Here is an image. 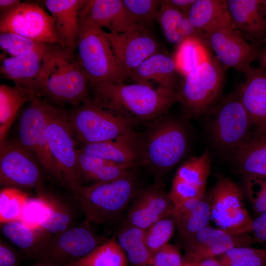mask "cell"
I'll list each match as a JSON object with an SVG mask.
<instances>
[{
  "mask_svg": "<svg viewBox=\"0 0 266 266\" xmlns=\"http://www.w3.org/2000/svg\"><path fill=\"white\" fill-rule=\"evenodd\" d=\"M90 89L96 104L134 125L166 115L177 102L176 91L139 83L93 84Z\"/></svg>",
  "mask_w": 266,
  "mask_h": 266,
  "instance_id": "6da1fadb",
  "label": "cell"
},
{
  "mask_svg": "<svg viewBox=\"0 0 266 266\" xmlns=\"http://www.w3.org/2000/svg\"><path fill=\"white\" fill-rule=\"evenodd\" d=\"M39 96L59 104L80 105L91 99L90 83L74 52L55 44L40 77Z\"/></svg>",
  "mask_w": 266,
  "mask_h": 266,
  "instance_id": "7a4b0ae2",
  "label": "cell"
},
{
  "mask_svg": "<svg viewBox=\"0 0 266 266\" xmlns=\"http://www.w3.org/2000/svg\"><path fill=\"white\" fill-rule=\"evenodd\" d=\"M139 188L133 169L114 180L82 186L74 199L85 221L108 226L120 219Z\"/></svg>",
  "mask_w": 266,
  "mask_h": 266,
  "instance_id": "3957f363",
  "label": "cell"
},
{
  "mask_svg": "<svg viewBox=\"0 0 266 266\" xmlns=\"http://www.w3.org/2000/svg\"><path fill=\"white\" fill-rule=\"evenodd\" d=\"M138 141L140 165L158 174L157 177L179 162L188 144L183 125L166 115L150 121L144 132L138 133Z\"/></svg>",
  "mask_w": 266,
  "mask_h": 266,
  "instance_id": "277c9868",
  "label": "cell"
},
{
  "mask_svg": "<svg viewBox=\"0 0 266 266\" xmlns=\"http://www.w3.org/2000/svg\"><path fill=\"white\" fill-rule=\"evenodd\" d=\"M79 23L76 56L90 84L124 82L126 77L105 32L89 22Z\"/></svg>",
  "mask_w": 266,
  "mask_h": 266,
  "instance_id": "5b68a950",
  "label": "cell"
},
{
  "mask_svg": "<svg viewBox=\"0 0 266 266\" xmlns=\"http://www.w3.org/2000/svg\"><path fill=\"white\" fill-rule=\"evenodd\" d=\"M211 52L188 74L177 90V102L189 117L200 116L216 104L224 81L226 69Z\"/></svg>",
  "mask_w": 266,
  "mask_h": 266,
  "instance_id": "8992f818",
  "label": "cell"
},
{
  "mask_svg": "<svg viewBox=\"0 0 266 266\" xmlns=\"http://www.w3.org/2000/svg\"><path fill=\"white\" fill-rule=\"evenodd\" d=\"M73 137L81 144L114 140L134 132V125L113 114L91 99L67 115Z\"/></svg>",
  "mask_w": 266,
  "mask_h": 266,
  "instance_id": "52a82bcc",
  "label": "cell"
},
{
  "mask_svg": "<svg viewBox=\"0 0 266 266\" xmlns=\"http://www.w3.org/2000/svg\"><path fill=\"white\" fill-rule=\"evenodd\" d=\"M61 109L36 96L23 110L17 128V141L36 159L42 169L56 180L57 174L48 149L47 128Z\"/></svg>",
  "mask_w": 266,
  "mask_h": 266,
  "instance_id": "ba28073f",
  "label": "cell"
},
{
  "mask_svg": "<svg viewBox=\"0 0 266 266\" xmlns=\"http://www.w3.org/2000/svg\"><path fill=\"white\" fill-rule=\"evenodd\" d=\"M48 149L55 166L57 180L64 184L75 198L83 181L80 171L78 149L67 120L62 109L50 121L47 128Z\"/></svg>",
  "mask_w": 266,
  "mask_h": 266,
  "instance_id": "9c48e42d",
  "label": "cell"
},
{
  "mask_svg": "<svg viewBox=\"0 0 266 266\" xmlns=\"http://www.w3.org/2000/svg\"><path fill=\"white\" fill-rule=\"evenodd\" d=\"M200 35L207 48L222 65L245 73L258 58L261 50L234 29L229 13Z\"/></svg>",
  "mask_w": 266,
  "mask_h": 266,
  "instance_id": "30bf717a",
  "label": "cell"
},
{
  "mask_svg": "<svg viewBox=\"0 0 266 266\" xmlns=\"http://www.w3.org/2000/svg\"><path fill=\"white\" fill-rule=\"evenodd\" d=\"M42 169L34 157L16 139L0 143V183L4 188L43 193Z\"/></svg>",
  "mask_w": 266,
  "mask_h": 266,
  "instance_id": "8fae6325",
  "label": "cell"
},
{
  "mask_svg": "<svg viewBox=\"0 0 266 266\" xmlns=\"http://www.w3.org/2000/svg\"><path fill=\"white\" fill-rule=\"evenodd\" d=\"M239 186L232 179L220 177L211 193V220L218 228L233 234L252 232L253 219L243 202Z\"/></svg>",
  "mask_w": 266,
  "mask_h": 266,
  "instance_id": "7c38bea8",
  "label": "cell"
},
{
  "mask_svg": "<svg viewBox=\"0 0 266 266\" xmlns=\"http://www.w3.org/2000/svg\"><path fill=\"white\" fill-rule=\"evenodd\" d=\"M208 111L212 113L209 129L213 142L221 149L233 153L252 126L240 100L235 93L229 95Z\"/></svg>",
  "mask_w": 266,
  "mask_h": 266,
  "instance_id": "4fadbf2b",
  "label": "cell"
},
{
  "mask_svg": "<svg viewBox=\"0 0 266 266\" xmlns=\"http://www.w3.org/2000/svg\"><path fill=\"white\" fill-rule=\"evenodd\" d=\"M107 239L96 233L85 221L51 236L38 260L50 266H67L87 256Z\"/></svg>",
  "mask_w": 266,
  "mask_h": 266,
  "instance_id": "5bb4252c",
  "label": "cell"
},
{
  "mask_svg": "<svg viewBox=\"0 0 266 266\" xmlns=\"http://www.w3.org/2000/svg\"><path fill=\"white\" fill-rule=\"evenodd\" d=\"M0 32L16 33L46 43L60 42L53 18L33 2H21L1 16Z\"/></svg>",
  "mask_w": 266,
  "mask_h": 266,
  "instance_id": "9a60e30c",
  "label": "cell"
},
{
  "mask_svg": "<svg viewBox=\"0 0 266 266\" xmlns=\"http://www.w3.org/2000/svg\"><path fill=\"white\" fill-rule=\"evenodd\" d=\"M105 34L126 78L145 60L160 52V44L148 28L140 24L125 33Z\"/></svg>",
  "mask_w": 266,
  "mask_h": 266,
  "instance_id": "2e32d148",
  "label": "cell"
},
{
  "mask_svg": "<svg viewBox=\"0 0 266 266\" xmlns=\"http://www.w3.org/2000/svg\"><path fill=\"white\" fill-rule=\"evenodd\" d=\"M174 205L160 177L152 185L139 188L130 203L123 222L146 230L160 219L171 215Z\"/></svg>",
  "mask_w": 266,
  "mask_h": 266,
  "instance_id": "e0dca14e",
  "label": "cell"
},
{
  "mask_svg": "<svg viewBox=\"0 0 266 266\" xmlns=\"http://www.w3.org/2000/svg\"><path fill=\"white\" fill-rule=\"evenodd\" d=\"M184 262L216 258L230 249L248 246L255 241L248 234H233L208 226L183 240Z\"/></svg>",
  "mask_w": 266,
  "mask_h": 266,
  "instance_id": "ac0fdd59",
  "label": "cell"
},
{
  "mask_svg": "<svg viewBox=\"0 0 266 266\" xmlns=\"http://www.w3.org/2000/svg\"><path fill=\"white\" fill-rule=\"evenodd\" d=\"M79 21L89 22L111 33H123L138 24L125 7L123 0H83Z\"/></svg>",
  "mask_w": 266,
  "mask_h": 266,
  "instance_id": "d6986e66",
  "label": "cell"
},
{
  "mask_svg": "<svg viewBox=\"0 0 266 266\" xmlns=\"http://www.w3.org/2000/svg\"><path fill=\"white\" fill-rule=\"evenodd\" d=\"M54 44L45 49L3 58L0 67V76L32 91L39 97L40 77L47 54Z\"/></svg>",
  "mask_w": 266,
  "mask_h": 266,
  "instance_id": "ffe728a7",
  "label": "cell"
},
{
  "mask_svg": "<svg viewBox=\"0 0 266 266\" xmlns=\"http://www.w3.org/2000/svg\"><path fill=\"white\" fill-rule=\"evenodd\" d=\"M227 4L234 29L255 46L265 43L266 18L261 0H227Z\"/></svg>",
  "mask_w": 266,
  "mask_h": 266,
  "instance_id": "44dd1931",
  "label": "cell"
},
{
  "mask_svg": "<svg viewBox=\"0 0 266 266\" xmlns=\"http://www.w3.org/2000/svg\"><path fill=\"white\" fill-rule=\"evenodd\" d=\"M235 94L247 111L256 132H266V70L251 67Z\"/></svg>",
  "mask_w": 266,
  "mask_h": 266,
  "instance_id": "7402d4cb",
  "label": "cell"
},
{
  "mask_svg": "<svg viewBox=\"0 0 266 266\" xmlns=\"http://www.w3.org/2000/svg\"><path fill=\"white\" fill-rule=\"evenodd\" d=\"M79 149L117 164L133 168L140 165L138 133L135 131L112 140L81 144Z\"/></svg>",
  "mask_w": 266,
  "mask_h": 266,
  "instance_id": "603a6c76",
  "label": "cell"
},
{
  "mask_svg": "<svg viewBox=\"0 0 266 266\" xmlns=\"http://www.w3.org/2000/svg\"><path fill=\"white\" fill-rule=\"evenodd\" d=\"M178 74L173 57L159 52L145 60L130 78L135 83L150 85V82L152 81L159 87L177 91Z\"/></svg>",
  "mask_w": 266,
  "mask_h": 266,
  "instance_id": "cb8c5ba5",
  "label": "cell"
},
{
  "mask_svg": "<svg viewBox=\"0 0 266 266\" xmlns=\"http://www.w3.org/2000/svg\"><path fill=\"white\" fill-rule=\"evenodd\" d=\"M83 0H46L45 6L54 21L59 44L74 52L79 33L78 12Z\"/></svg>",
  "mask_w": 266,
  "mask_h": 266,
  "instance_id": "d4e9b609",
  "label": "cell"
},
{
  "mask_svg": "<svg viewBox=\"0 0 266 266\" xmlns=\"http://www.w3.org/2000/svg\"><path fill=\"white\" fill-rule=\"evenodd\" d=\"M177 231L185 240L209 226L211 220L208 200L204 196L174 206L172 213Z\"/></svg>",
  "mask_w": 266,
  "mask_h": 266,
  "instance_id": "484cf974",
  "label": "cell"
},
{
  "mask_svg": "<svg viewBox=\"0 0 266 266\" xmlns=\"http://www.w3.org/2000/svg\"><path fill=\"white\" fill-rule=\"evenodd\" d=\"M238 170L246 176H266V132L247 136L233 153Z\"/></svg>",
  "mask_w": 266,
  "mask_h": 266,
  "instance_id": "4316f807",
  "label": "cell"
},
{
  "mask_svg": "<svg viewBox=\"0 0 266 266\" xmlns=\"http://www.w3.org/2000/svg\"><path fill=\"white\" fill-rule=\"evenodd\" d=\"M3 235L31 259L38 260L51 235L33 228L20 220L0 224Z\"/></svg>",
  "mask_w": 266,
  "mask_h": 266,
  "instance_id": "83f0119b",
  "label": "cell"
},
{
  "mask_svg": "<svg viewBox=\"0 0 266 266\" xmlns=\"http://www.w3.org/2000/svg\"><path fill=\"white\" fill-rule=\"evenodd\" d=\"M164 36L169 43L178 45L187 38L200 36L190 23L186 15L162 0L156 18Z\"/></svg>",
  "mask_w": 266,
  "mask_h": 266,
  "instance_id": "f1b7e54d",
  "label": "cell"
},
{
  "mask_svg": "<svg viewBox=\"0 0 266 266\" xmlns=\"http://www.w3.org/2000/svg\"><path fill=\"white\" fill-rule=\"evenodd\" d=\"M36 96L32 91L18 85H0V143L6 139L21 107Z\"/></svg>",
  "mask_w": 266,
  "mask_h": 266,
  "instance_id": "f546056e",
  "label": "cell"
},
{
  "mask_svg": "<svg viewBox=\"0 0 266 266\" xmlns=\"http://www.w3.org/2000/svg\"><path fill=\"white\" fill-rule=\"evenodd\" d=\"M78 159L83 181H92L93 184L114 180L134 168L87 154L80 149H78Z\"/></svg>",
  "mask_w": 266,
  "mask_h": 266,
  "instance_id": "4dcf8cb0",
  "label": "cell"
},
{
  "mask_svg": "<svg viewBox=\"0 0 266 266\" xmlns=\"http://www.w3.org/2000/svg\"><path fill=\"white\" fill-rule=\"evenodd\" d=\"M145 230L123 222L118 231L116 240L132 266H148L150 262L152 255L145 243Z\"/></svg>",
  "mask_w": 266,
  "mask_h": 266,
  "instance_id": "1f68e13d",
  "label": "cell"
},
{
  "mask_svg": "<svg viewBox=\"0 0 266 266\" xmlns=\"http://www.w3.org/2000/svg\"><path fill=\"white\" fill-rule=\"evenodd\" d=\"M228 13L226 0H196L186 15L201 34Z\"/></svg>",
  "mask_w": 266,
  "mask_h": 266,
  "instance_id": "d6a6232c",
  "label": "cell"
},
{
  "mask_svg": "<svg viewBox=\"0 0 266 266\" xmlns=\"http://www.w3.org/2000/svg\"><path fill=\"white\" fill-rule=\"evenodd\" d=\"M127 256L115 237L107 239L90 253L67 266H128Z\"/></svg>",
  "mask_w": 266,
  "mask_h": 266,
  "instance_id": "836d02e7",
  "label": "cell"
},
{
  "mask_svg": "<svg viewBox=\"0 0 266 266\" xmlns=\"http://www.w3.org/2000/svg\"><path fill=\"white\" fill-rule=\"evenodd\" d=\"M210 53L201 36H196L177 45L173 58L179 73L185 76L206 60Z\"/></svg>",
  "mask_w": 266,
  "mask_h": 266,
  "instance_id": "e575fe53",
  "label": "cell"
},
{
  "mask_svg": "<svg viewBox=\"0 0 266 266\" xmlns=\"http://www.w3.org/2000/svg\"><path fill=\"white\" fill-rule=\"evenodd\" d=\"M210 164L211 158L207 152L199 156L191 157L179 166L173 179L205 189Z\"/></svg>",
  "mask_w": 266,
  "mask_h": 266,
  "instance_id": "d590c367",
  "label": "cell"
},
{
  "mask_svg": "<svg viewBox=\"0 0 266 266\" xmlns=\"http://www.w3.org/2000/svg\"><path fill=\"white\" fill-rule=\"evenodd\" d=\"M45 195L51 206V215L42 231L54 236L75 226L76 214L72 207L56 197Z\"/></svg>",
  "mask_w": 266,
  "mask_h": 266,
  "instance_id": "8d00e7d4",
  "label": "cell"
},
{
  "mask_svg": "<svg viewBox=\"0 0 266 266\" xmlns=\"http://www.w3.org/2000/svg\"><path fill=\"white\" fill-rule=\"evenodd\" d=\"M29 198L24 207L20 221L36 229L43 230L51 215V206L45 192Z\"/></svg>",
  "mask_w": 266,
  "mask_h": 266,
  "instance_id": "74e56055",
  "label": "cell"
},
{
  "mask_svg": "<svg viewBox=\"0 0 266 266\" xmlns=\"http://www.w3.org/2000/svg\"><path fill=\"white\" fill-rule=\"evenodd\" d=\"M29 197L27 194L13 188H3L0 193V222L20 220Z\"/></svg>",
  "mask_w": 266,
  "mask_h": 266,
  "instance_id": "f35d334b",
  "label": "cell"
},
{
  "mask_svg": "<svg viewBox=\"0 0 266 266\" xmlns=\"http://www.w3.org/2000/svg\"><path fill=\"white\" fill-rule=\"evenodd\" d=\"M175 228V222L171 214L160 219L145 230V241L152 256L168 244Z\"/></svg>",
  "mask_w": 266,
  "mask_h": 266,
  "instance_id": "ab89813d",
  "label": "cell"
},
{
  "mask_svg": "<svg viewBox=\"0 0 266 266\" xmlns=\"http://www.w3.org/2000/svg\"><path fill=\"white\" fill-rule=\"evenodd\" d=\"M51 44L37 41L11 33H0V46L11 56H18L28 52L42 49Z\"/></svg>",
  "mask_w": 266,
  "mask_h": 266,
  "instance_id": "60d3db41",
  "label": "cell"
},
{
  "mask_svg": "<svg viewBox=\"0 0 266 266\" xmlns=\"http://www.w3.org/2000/svg\"><path fill=\"white\" fill-rule=\"evenodd\" d=\"M123 2L136 22L148 28L156 20L162 0H123Z\"/></svg>",
  "mask_w": 266,
  "mask_h": 266,
  "instance_id": "b9f144b4",
  "label": "cell"
},
{
  "mask_svg": "<svg viewBox=\"0 0 266 266\" xmlns=\"http://www.w3.org/2000/svg\"><path fill=\"white\" fill-rule=\"evenodd\" d=\"M262 250L250 246L234 247L215 259L222 266H246Z\"/></svg>",
  "mask_w": 266,
  "mask_h": 266,
  "instance_id": "7bdbcfd3",
  "label": "cell"
},
{
  "mask_svg": "<svg viewBox=\"0 0 266 266\" xmlns=\"http://www.w3.org/2000/svg\"><path fill=\"white\" fill-rule=\"evenodd\" d=\"M246 189L254 210L266 212V176L246 178Z\"/></svg>",
  "mask_w": 266,
  "mask_h": 266,
  "instance_id": "ee69618b",
  "label": "cell"
},
{
  "mask_svg": "<svg viewBox=\"0 0 266 266\" xmlns=\"http://www.w3.org/2000/svg\"><path fill=\"white\" fill-rule=\"evenodd\" d=\"M205 189L189 185L173 179L168 196L174 206L186 200L200 198L204 196Z\"/></svg>",
  "mask_w": 266,
  "mask_h": 266,
  "instance_id": "f6af8a7d",
  "label": "cell"
},
{
  "mask_svg": "<svg viewBox=\"0 0 266 266\" xmlns=\"http://www.w3.org/2000/svg\"><path fill=\"white\" fill-rule=\"evenodd\" d=\"M180 251L174 245L167 244L152 256L148 266H184Z\"/></svg>",
  "mask_w": 266,
  "mask_h": 266,
  "instance_id": "bcb514c9",
  "label": "cell"
},
{
  "mask_svg": "<svg viewBox=\"0 0 266 266\" xmlns=\"http://www.w3.org/2000/svg\"><path fill=\"white\" fill-rule=\"evenodd\" d=\"M23 257L3 240L0 242V266H19Z\"/></svg>",
  "mask_w": 266,
  "mask_h": 266,
  "instance_id": "7dc6e473",
  "label": "cell"
},
{
  "mask_svg": "<svg viewBox=\"0 0 266 266\" xmlns=\"http://www.w3.org/2000/svg\"><path fill=\"white\" fill-rule=\"evenodd\" d=\"M252 232L255 242L266 245V212L259 214L253 220Z\"/></svg>",
  "mask_w": 266,
  "mask_h": 266,
  "instance_id": "c3c4849f",
  "label": "cell"
},
{
  "mask_svg": "<svg viewBox=\"0 0 266 266\" xmlns=\"http://www.w3.org/2000/svg\"><path fill=\"white\" fill-rule=\"evenodd\" d=\"M195 0H167V1L172 6L185 15H187Z\"/></svg>",
  "mask_w": 266,
  "mask_h": 266,
  "instance_id": "681fc988",
  "label": "cell"
},
{
  "mask_svg": "<svg viewBox=\"0 0 266 266\" xmlns=\"http://www.w3.org/2000/svg\"><path fill=\"white\" fill-rule=\"evenodd\" d=\"M21 3L19 0H0V17Z\"/></svg>",
  "mask_w": 266,
  "mask_h": 266,
  "instance_id": "f907efd6",
  "label": "cell"
},
{
  "mask_svg": "<svg viewBox=\"0 0 266 266\" xmlns=\"http://www.w3.org/2000/svg\"><path fill=\"white\" fill-rule=\"evenodd\" d=\"M246 266H266V250L262 249Z\"/></svg>",
  "mask_w": 266,
  "mask_h": 266,
  "instance_id": "816d5d0a",
  "label": "cell"
},
{
  "mask_svg": "<svg viewBox=\"0 0 266 266\" xmlns=\"http://www.w3.org/2000/svg\"><path fill=\"white\" fill-rule=\"evenodd\" d=\"M184 266H222L215 258L195 262H184Z\"/></svg>",
  "mask_w": 266,
  "mask_h": 266,
  "instance_id": "f5cc1de1",
  "label": "cell"
},
{
  "mask_svg": "<svg viewBox=\"0 0 266 266\" xmlns=\"http://www.w3.org/2000/svg\"><path fill=\"white\" fill-rule=\"evenodd\" d=\"M258 59L260 65L259 67L266 70V44L263 49L260 50Z\"/></svg>",
  "mask_w": 266,
  "mask_h": 266,
  "instance_id": "db71d44e",
  "label": "cell"
},
{
  "mask_svg": "<svg viewBox=\"0 0 266 266\" xmlns=\"http://www.w3.org/2000/svg\"><path fill=\"white\" fill-rule=\"evenodd\" d=\"M261 4L263 13L266 18V0H261Z\"/></svg>",
  "mask_w": 266,
  "mask_h": 266,
  "instance_id": "11a10c76",
  "label": "cell"
},
{
  "mask_svg": "<svg viewBox=\"0 0 266 266\" xmlns=\"http://www.w3.org/2000/svg\"><path fill=\"white\" fill-rule=\"evenodd\" d=\"M34 266H50L44 264V263H38L37 265H36Z\"/></svg>",
  "mask_w": 266,
  "mask_h": 266,
  "instance_id": "9f6ffc18",
  "label": "cell"
},
{
  "mask_svg": "<svg viewBox=\"0 0 266 266\" xmlns=\"http://www.w3.org/2000/svg\"><path fill=\"white\" fill-rule=\"evenodd\" d=\"M265 43H266V42H265Z\"/></svg>",
  "mask_w": 266,
  "mask_h": 266,
  "instance_id": "6f0895ef",
  "label": "cell"
}]
</instances>
